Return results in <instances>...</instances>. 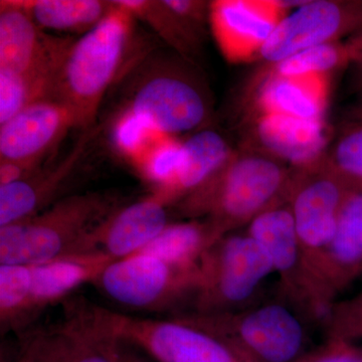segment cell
I'll return each mask as SVG.
<instances>
[{
	"mask_svg": "<svg viewBox=\"0 0 362 362\" xmlns=\"http://www.w3.org/2000/svg\"><path fill=\"white\" fill-rule=\"evenodd\" d=\"M120 207L116 199L99 192L54 202L30 218L0 228V264L37 265L99 252L105 226Z\"/></svg>",
	"mask_w": 362,
	"mask_h": 362,
	"instance_id": "obj_1",
	"label": "cell"
},
{
	"mask_svg": "<svg viewBox=\"0 0 362 362\" xmlns=\"http://www.w3.org/2000/svg\"><path fill=\"white\" fill-rule=\"evenodd\" d=\"M295 173L264 152L235 151L220 173L177 202L178 209L192 220L204 216L223 237L287 202Z\"/></svg>",
	"mask_w": 362,
	"mask_h": 362,
	"instance_id": "obj_2",
	"label": "cell"
},
{
	"mask_svg": "<svg viewBox=\"0 0 362 362\" xmlns=\"http://www.w3.org/2000/svg\"><path fill=\"white\" fill-rule=\"evenodd\" d=\"M136 21L112 1L103 20L74 40L62 61L49 97L66 105L83 130L94 125L105 95L122 69Z\"/></svg>",
	"mask_w": 362,
	"mask_h": 362,
	"instance_id": "obj_3",
	"label": "cell"
},
{
	"mask_svg": "<svg viewBox=\"0 0 362 362\" xmlns=\"http://www.w3.org/2000/svg\"><path fill=\"white\" fill-rule=\"evenodd\" d=\"M175 317L220 338L247 362H304L317 351L311 326L320 324L279 292L233 313Z\"/></svg>",
	"mask_w": 362,
	"mask_h": 362,
	"instance_id": "obj_4",
	"label": "cell"
},
{
	"mask_svg": "<svg viewBox=\"0 0 362 362\" xmlns=\"http://www.w3.org/2000/svg\"><path fill=\"white\" fill-rule=\"evenodd\" d=\"M275 275L265 250L247 233H230L209 247L199 262V283L185 314L233 313L266 299Z\"/></svg>",
	"mask_w": 362,
	"mask_h": 362,
	"instance_id": "obj_5",
	"label": "cell"
},
{
	"mask_svg": "<svg viewBox=\"0 0 362 362\" xmlns=\"http://www.w3.org/2000/svg\"><path fill=\"white\" fill-rule=\"evenodd\" d=\"M199 283V265L188 268L150 255L109 264L93 284L121 306L162 311L190 305Z\"/></svg>",
	"mask_w": 362,
	"mask_h": 362,
	"instance_id": "obj_6",
	"label": "cell"
},
{
	"mask_svg": "<svg viewBox=\"0 0 362 362\" xmlns=\"http://www.w3.org/2000/svg\"><path fill=\"white\" fill-rule=\"evenodd\" d=\"M125 110L163 134L175 137L201 129L211 106L204 86L176 66L146 71L130 93Z\"/></svg>",
	"mask_w": 362,
	"mask_h": 362,
	"instance_id": "obj_7",
	"label": "cell"
},
{
	"mask_svg": "<svg viewBox=\"0 0 362 362\" xmlns=\"http://www.w3.org/2000/svg\"><path fill=\"white\" fill-rule=\"evenodd\" d=\"M98 312L117 339L157 362H247L220 338L182 319L138 318L100 306Z\"/></svg>",
	"mask_w": 362,
	"mask_h": 362,
	"instance_id": "obj_8",
	"label": "cell"
},
{
	"mask_svg": "<svg viewBox=\"0 0 362 362\" xmlns=\"http://www.w3.org/2000/svg\"><path fill=\"white\" fill-rule=\"evenodd\" d=\"M246 233L268 254L278 276L279 294L301 307L323 327L330 306L300 244L288 201L256 216Z\"/></svg>",
	"mask_w": 362,
	"mask_h": 362,
	"instance_id": "obj_9",
	"label": "cell"
},
{
	"mask_svg": "<svg viewBox=\"0 0 362 362\" xmlns=\"http://www.w3.org/2000/svg\"><path fill=\"white\" fill-rule=\"evenodd\" d=\"M120 349L97 305L75 300L59 322L25 332L20 352L33 362H120Z\"/></svg>",
	"mask_w": 362,
	"mask_h": 362,
	"instance_id": "obj_10",
	"label": "cell"
},
{
	"mask_svg": "<svg viewBox=\"0 0 362 362\" xmlns=\"http://www.w3.org/2000/svg\"><path fill=\"white\" fill-rule=\"evenodd\" d=\"M349 188L324 164L323 159L313 168L296 170L290 187L288 204L298 238L321 290V264L337 232Z\"/></svg>",
	"mask_w": 362,
	"mask_h": 362,
	"instance_id": "obj_11",
	"label": "cell"
},
{
	"mask_svg": "<svg viewBox=\"0 0 362 362\" xmlns=\"http://www.w3.org/2000/svg\"><path fill=\"white\" fill-rule=\"evenodd\" d=\"M362 30V0H308L286 14L259 52L269 65Z\"/></svg>",
	"mask_w": 362,
	"mask_h": 362,
	"instance_id": "obj_12",
	"label": "cell"
},
{
	"mask_svg": "<svg viewBox=\"0 0 362 362\" xmlns=\"http://www.w3.org/2000/svg\"><path fill=\"white\" fill-rule=\"evenodd\" d=\"M73 42L47 35L18 0L0 1V71L42 78L52 87Z\"/></svg>",
	"mask_w": 362,
	"mask_h": 362,
	"instance_id": "obj_13",
	"label": "cell"
},
{
	"mask_svg": "<svg viewBox=\"0 0 362 362\" xmlns=\"http://www.w3.org/2000/svg\"><path fill=\"white\" fill-rule=\"evenodd\" d=\"M287 14L274 0H216L209 4V25L221 54L230 63L258 58Z\"/></svg>",
	"mask_w": 362,
	"mask_h": 362,
	"instance_id": "obj_14",
	"label": "cell"
},
{
	"mask_svg": "<svg viewBox=\"0 0 362 362\" xmlns=\"http://www.w3.org/2000/svg\"><path fill=\"white\" fill-rule=\"evenodd\" d=\"M73 128L80 126L66 105L52 97L37 100L0 125V160L40 166Z\"/></svg>",
	"mask_w": 362,
	"mask_h": 362,
	"instance_id": "obj_15",
	"label": "cell"
},
{
	"mask_svg": "<svg viewBox=\"0 0 362 362\" xmlns=\"http://www.w3.org/2000/svg\"><path fill=\"white\" fill-rule=\"evenodd\" d=\"M250 141L264 152L302 170L322 161L327 150L325 122L299 120L278 114H255Z\"/></svg>",
	"mask_w": 362,
	"mask_h": 362,
	"instance_id": "obj_16",
	"label": "cell"
},
{
	"mask_svg": "<svg viewBox=\"0 0 362 362\" xmlns=\"http://www.w3.org/2000/svg\"><path fill=\"white\" fill-rule=\"evenodd\" d=\"M96 133L93 127L84 130L70 153L56 165L37 168L25 180L0 187V228L30 218L54 204Z\"/></svg>",
	"mask_w": 362,
	"mask_h": 362,
	"instance_id": "obj_17",
	"label": "cell"
},
{
	"mask_svg": "<svg viewBox=\"0 0 362 362\" xmlns=\"http://www.w3.org/2000/svg\"><path fill=\"white\" fill-rule=\"evenodd\" d=\"M362 276V188H349L338 218L337 232L322 264L320 284L330 306L338 294Z\"/></svg>",
	"mask_w": 362,
	"mask_h": 362,
	"instance_id": "obj_18",
	"label": "cell"
},
{
	"mask_svg": "<svg viewBox=\"0 0 362 362\" xmlns=\"http://www.w3.org/2000/svg\"><path fill=\"white\" fill-rule=\"evenodd\" d=\"M170 202L157 192L121 206L107 221L99 252L115 259L133 256L148 246L169 225Z\"/></svg>",
	"mask_w": 362,
	"mask_h": 362,
	"instance_id": "obj_19",
	"label": "cell"
},
{
	"mask_svg": "<svg viewBox=\"0 0 362 362\" xmlns=\"http://www.w3.org/2000/svg\"><path fill=\"white\" fill-rule=\"evenodd\" d=\"M328 75L279 77L262 73L255 93V114H278L322 122L327 108Z\"/></svg>",
	"mask_w": 362,
	"mask_h": 362,
	"instance_id": "obj_20",
	"label": "cell"
},
{
	"mask_svg": "<svg viewBox=\"0 0 362 362\" xmlns=\"http://www.w3.org/2000/svg\"><path fill=\"white\" fill-rule=\"evenodd\" d=\"M114 261L103 252H97L28 265V295L33 317L47 306L61 302L81 286L94 283Z\"/></svg>",
	"mask_w": 362,
	"mask_h": 362,
	"instance_id": "obj_21",
	"label": "cell"
},
{
	"mask_svg": "<svg viewBox=\"0 0 362 362\" xmlns=\"http://www.w3.org/2000/svg\"><path fill=\"white\" fill-rule=\"evenodd\" d=\"M235 151L218 131H197L182 141V159L177 180L171 189V204L204 187L230 161Z\"/></svg>",
	"mask_w": 362,
	"mask_h": 362,
	"instance_id": "obj_22",
	"label": "cell"
},
{
	"mask_svg": "<svg viewBox=\"0 0 362 362\" xmlns=\"http://www.w3.org/2000/svg\"><path fill=\"white\" fill-rule=\"evenodd\" d=\"M223 238L206 218L170 223L160 235L135 255H150L181 267H195L204 252ZM134 256V255H133Z\"/></svg>",
	"mask_w": 362,
	"mask_h": 362,
	"instance_id": "obj_23",
	"label": "cell"
},
{
	"mask_svg": "<svg viewBox=\"0 0 362 362\" xmlns=\"http://www.w3.org/2000/svg\"><path fill=\"white\" fill-rule=\"evenodd\" d=\"M42 30L85 33L110 11L112 1L103 0H18Z\"/></svg>",
	"mask_w": 362,
	"mask_h": 362,
	"instance_id": "obj_24",
	"label": "cell"
},
{
	"mask_svg": "<svg viewBox=\"0 0 362 362\" xmlns=\"http://www.w3.org/2000/svg\"><path fill=\"white\" fill-rule=\"evenodd\" d=\"M357 58L358 56L346 42H329L309 47L279 63L269 65L268 70L263 73L287 78L328 75L337 69L352 65Z\"/></svg>",
	"mask_w": 362,
	"mask_h": 362,
	"instance_id": "obj_25",
	"label": "cell"
},
{
	"mask_svg": "<svg viewBox=\"0 0 362 362\" xmlns=\"http://www.w3.org/2000/svg\"><path fill=\"white\" fill-rule=\"evenodd\" d=\"M28 265L0 266L1 330H20L33 319L30 311Z\"/></svg>",
	"mask_w": 362,
	"mask_h": 362,
	"instance_id": "obj_26",
	"label": "cell"
},
{
	"mask_svg": "<svg viewBox=\"0 0 362 362\" xmlns=\"http://www.w3.org/2000/svg\"><path fill=\"white\" fill-rule=\"evenodd\" d=\"M117 4L130 11L136 20L146 23L168 45L185 56L190 54L199 42L162 1L118 0Z\"/></svg>",
	"mask_w": 362,
	"mask_h": 362,
	"instance_id": "obj_27",
	"label": "cell"
},
{
	"mask_svg": "<svg viewBox=\"0 0 362 362\" xmlns=\"http://www.w3.org/2000/svg\"><path fill=\"white\" fill-rule=\"evenodd\" d=\"M323 162L350 188H362V121L346 124L326 150Z\"/></svg>",
	"mask_w": 362,
	"mask_h": 362,
	"instance_id": "obj_28",
	"label": "cell"
},
{
	"mask_svg": "<svg viewBox=\"0 0 362 362\" xmlns=\"http://www.w3.org/2000/svg\"><path fill=\"white\" fill-rule=\"evenodd\" d=\"M168 135L123 109L112 128V141L117 151L139 168L152 149Z\"/></svg>",
	"mask_w": 362,
	"mask_h": 362,
	"instance_id": "obj_29",
	"label": "cell"
},
{
	"mask_svg": "<svg viewBox=\"0 0 362 362\" xmlns=\"http://www.w3.org/2000/svg\"><path fill=\"white\" fill-rule=\"evenodd\" d=\"M181 159L182 141L168 136L150 151L137 169L145 180L154 185V192L164 195L170 204L169 194L177 180Z\"/></svg>",
	"mask_w": 362,
	"mask_h": 362,
	"instance_id": "obj_30",
	"label": "cell"
},
{
	"mask_svg": "<svg viewBox=\"0 0 362 362\" xmlns=\"http://www.w3.org/2000/svg\"><path fill=\"white\" fill-rule=\"evenodd\" d=\"M52 85L42 78L0 71V125L28 105L49 97Z\"/></svg>",
	"mask_w": 362,
	"mask_h": 362,
	"instance_id": "obj_31",
	"label": "cell"
},
{
	"mask_svg": "<svg viewBox=\"0 0 362 362\" xmlns=\"http://www.w3.org/2000/svg\"><path fill=\"white\" fill-rule=\"evenodd\" d=\"M327 341L356 345L362 340V291L342 301H335L324 320Z\"/></svg>",
	"mask_w": 362,
	"mask_h": 362,
	"instance_id": "obj_32",
	"label": "cell"
},
{
	"mask_svg": "<svg viewBox=\"0 0 362 362\" xmlns=\"http://www.w3.org/2000/svg\"><path fill=\"white\" fill-rule=\"evenodd\" d=\"M162 2L199 40L204 23L209 21V4L197 0H162Z\"/></svg>",
	"mask_w": 362,
	"mask_h": 362,
	"instance_id": "obj_33",
	"label": "cell"
},
{
	"mask_svg": "<svg viewBox=\"0 0 362 362\" xmlns=\"http://www.w3.org/2000/svg\"><path fill=\"white\" fill-rule=\"evenodd\" d=\"M304 362H362L361 349L356 345L338 341H327L325 346Z\"/></svg>",
	"mask_w": 362,
	"mask_h": 362,
	"instance_id": "obj_34",
	"label": "cell"
},
{
	"mask_svg": "<svg viewBox=\"0 0 362 362\" xmlns=\"http://www.w3.org/2000/svg\"><path fill=\"white\" fill-rule=\"evenodd\" d=\"M40 168L21 162L0 160V187L25 180Z\"/></svg>",
	"mask_w": 362,
	"mask_h": 362,
	"instance_id": "obj_35",
	"label": "cell"
},
{
	"mask_svg": "<svg viewBox=\"0 0 362 362\" xmlns=\"http://www.w3.org/2000/svg\"><path fill=\"white\" fill-rule=\"evenodd\" d=\"M120 362H149L143 358L139 354L133 351L127 343L121 342Z\"/></svg>",
	"mask_w": 362,
	"mask_h": 362,
	"instance_id": "obj_36",
	"label": "cell"
},
{
	"mask_svg": "<svg viewBox=\"0 0 362 362\" xmlns=\"http://www.w3.org/2000/svg\"><path fill=\"white\" fill-rule=\"evenodd\" d=\"M346 45L352 49L357 56H362V30L345 40ZM358 59V58H357Z\"/></svg>",
	"mask_w": 362,
	"mask_h": 362,
	"instance_id": "obj_37",
	"label": "cell"
},
{
	"mask_svg": "<svg viewBox=\"0 0 362 362\" xmlns=\"http://www.w3.org/2000/svg\"><path fill=\"white\" fill-rule=\"evenodd\" d=\"M354 66V84L357 89L362 90V56H359L358 59L352 64Z\"/></svg>",
	"mask_w": 362,
	"mask_h": 362,
	"instance_id": "obj_38",
	"label": "cell"
},
{
	"mask_svg": "<svg viewBox=\"0 0 362 362\" xmlns=\"http://www.w3.org/2000/svg\"><path fill=\"white\" fill-rule=\"evenodd\" d=\"M352 119L362 121V90H359L354 108H352Z\"/></svg>",
	"mask_w": 362,
	"mask_h": 362,
	"instance_id": "obj_39",
	"label": "cell"
},
{
	"mask_svg": "<svg viewBox=\"0 0 362 362\" xmlns=\"http://www.w3.org/2000/svg\"><path fill=\"white\" fill-rule=\"evenodd\" d=\"M16 362H33L30 361V358L21 354V352H18V358H16Z\"/></svg>",
	"mask_w": 362,
	"mask_h": 362,
	"instance_id": "obj_40",
	"label": "cell"
},
{
	"mask_svg": "<svg viewBox=\"0 0 362 362\" xmlns=\"http://www.w3.org/2000/svg\"><path fill=\"white\" fill-rule=\"evenodd\" d=\"M361 356H362V349H361Z\"/></svg>",
	"mask_w": 362,
	"mask_h": 362,
	"instance_id": "obj_41",
	"label": "cell"
}]
</instances>
